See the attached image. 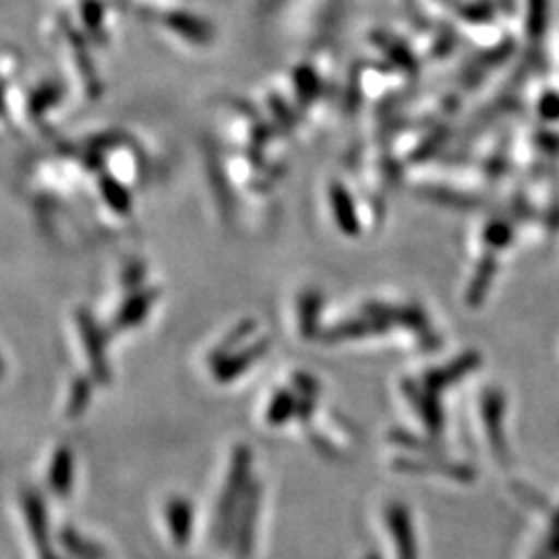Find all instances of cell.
<instances>
[{
    "instance_id": "6da1fadb",
    "label": "cell",
    "mask_w": 559,
    "mask_h": 559,
    "mask_svg": "<svg viewBox=\"0 0 559 559\" xmlns=\"http://www.w3.org/2000/svg\"><path fill=\"white\" fill-rule=\"evenodd\" d=\"M173 512L177 514L175 516V522H173V528L177 531V533H189V526H191V512H189V506H185V503H175L173 506Z\"/></svg>"
}]
</instances>
